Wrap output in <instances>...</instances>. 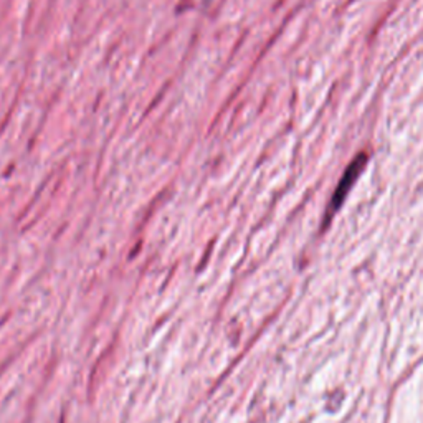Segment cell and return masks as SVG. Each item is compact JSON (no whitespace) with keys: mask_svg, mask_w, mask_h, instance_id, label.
Masks as SVG:
<instances>
[{"mask_svg":"<svg viewBox=\"0 0 423 423\" xmlns=\"http://www.w3.org/2000/svg\"><path fill=\"white\" fill-rule=\"evenodd\" d=\"M367 162V156L366 154H359V156L354 159V161L349 164V167L345 169L343 179L338 184V187H336V192L333 195V200H331V206H329V212L334 213L339 210V207L343 206L344 199L347 197V194L351 192L352 185L356 184L357 177L362 174L364 167H366Z\"/></svg>","mask_w":423,"mask_h":423,"instance_id":"6da1fadb","label":"cell"}]
</instances>
